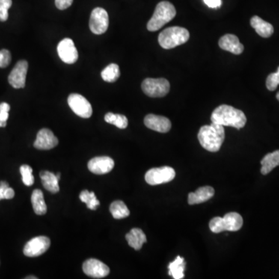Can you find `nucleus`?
I'll use <instances>...</instances> for the list:
<instances>
[{
    "instance_id": "10",
    "label": "nucleus",
    "mask_w": 279,
    "mask_h": 279,
    "mask_svg": "<svg viewBox=\"0 0 279 279\" xmlns=\"http://www.w3.org/2000/svg\"><path fill=\"white\" fill-rule=\"evenodd\" d=\"M51 246L49 238L45 236L36 237L26 244L24 248V255L27 257H38L45 254Z\"/></svg>"
},
{
    "instance_id": "32",
    "label": "nucleus",
    "mask_w": 279,
    "mask_h": 279,
    "mask_svg": "<svg viewBox=\"0 0 279 279\" xmlns=\"http://www.w3.org/2000/svg\"><path fill=\"white\" fill-rule=\"evenodd\" d=\"M12 0H0V21L5 22L9 17L8 10L12 7Z\"/></svg>"
},
{
    "instance_id": "29",
    "label": "nucleus",
    "mask_w": 279,
    "mask_h": 279,
    "mask_svg": "<svg viewBox=\"0 0 279 279\" xmlns=\"http://www.w3.org/2000/svg\"><path fill=\"white\" fill-rule=\"evenodd\" d=\"M19 171H20L24 185L27 186H31L34 182V177L32 174V167L27 164H23L19 168Z\"/></svg>"
},
{
    "instance_id": "35",
    "label": "nucleus",
    "mask_w": 279,
    "mask_h": 279,
    "mask_svg": "<svg viewBox=\"0 0 279 279\" xmlns=\"http://www.w3.org/2000/svg\"><path fill=\"white\" fill-rule=\"evenodd\" d=\"M73 0H55V5L60 10H66L72 6Z\"/></svg>"
},
{
    "instance_id": "3",
    "label": "nucleus",
    "mask_w": 279,
    "mask_h": 279,
    "mask_svg": "<svg viewBox=\"0 0 279 279\" xmlns=\"http://www.w3.org/2000/svg\"><path fill=\"white\" fill-rule=\"evenodd\" d=\"M176 10L174 6L167 1H162L157 5L155 13L147 23V28L151 32L158 31L163 26L174 19Z\"/></svg>"
},
{
    "instance_id": "15",
    "label": "nucleus",
    "mask_w": 279,
    "mask_h": 279,
    "mask_svg": "<svg viewBox=\"0 0 279 279\" xmlns=\"http://www.w3.org/2000/svg\"><path fill=\"white\" fill-rule=\"evenodd\" d=\"M114 167V161L110 157H96L90 160L88 168L96 175H104L110 173Z\"/></svg>"
},
{
    "instance_id": "37",
    "label": "nucleus",
    "mask_w": 279,
    "mask_h": 279,
    "mask_svg": "<svg viewBox=\"0 0 279 279\" xmlns=\"http://www.w3.org/2000/svg\"><path fill=\"white\" fill-rule=\"evenodd\" d=\"M56 176H57V178H58V180H60V179H61V174L58 173V175H56Z\"/></svg>"
},
{
    "instance_id": "8",
    "label": "nucleus",
    "mask_w": 279,
    "mask_h": 279,
    "mask_svg": "<svg viewBox=\"0 0 279 279\" xmlns=\"http://www.w3.org/2000/svg\"><path fill=\"white\" fill-rule=\"evenodd\" d=\"M68 103L72 111L81 118H90L93 114V107L84 96L72 93L69 96Z\"/></svg>"
},
{
    "instance_id": "27",
    "label": "nucleus",
    "mask_w": 279,
    "mask_h": 279,
    "mask_svg": "<svg viewBox=\"0 0 279 279\" xmlns=\"http://www.w3.org/2000/svg\"><path fill=\"white\" fill-rule=\"evenodd\" d=\"M105 121L110 124L114 125L120 129H125L128 126V120L124 115L121 114H114L113 113H108L105 114Z\"/></svg>"
},
{
    "instance_id": "9",
    "label": "nucleus",
    "mask_w": 279,
    "mask_h": 279,
    "mask_svg": "<svg viewBox=\"0 0 279 279\" xmlns=\"http://www.w3.org/2000/svg\"><path fill=\"white\" fill-rule=\"evenodd\" d=\"M109 27V15L106 10L96 7L92 11L90 19V28L93 34H104Z\"/></svg>"
},
{
    "instance_id": "33",
    "label": "nucleus",
    "mask_w": 279,
    "mask_h": 279,
    "mask_svg": "<svg viewBox=\"0 0 279 279\" xmlns=\"http://www.w3.org/2000/svg\"><path fill=\"white\" fill-rule=\"evenodd\" d=\"M10 110V105L7 102L0 104V127H5L7 126Z\"/></svg>"
},
{
    "instance_id": "34",
    "label": "nucleus",
    "mask_w": 279,
    "mask_h": 279,
    "mask_svg": "<svg viewBox=\"0 0 279 279\" xmlns=\"http://www.w3.org/2000/svg\"><path fill=\"white\" fill-rule=\"evenodd\" d=\"M11 62V54L8 50L0 51V68H6Z\"/></svg>"
},
{
    "instance_id": "4",
    "label": "nucleus",
    "mask_w": 279,
    "mask_h": 279,
    "mask_svg": "<svg viewBox=\"0 0 279 279\" xmlns=\"http://www.w3.org/2000/svg\"><path fill=\"white\" fill-rule=\"evenodd\" d=\"M188 30L181 27H171L164 30L158 36V42L164 49H171L186 43L189 39Z\"/></svg>"
},
{
    "instance_id": "16",
    "label": "nucleus",
    "mask_w": 279,
    "mask_h": 279,
    "mask_svg": "<svg viewBox=\"0 0 279 279\" xmlns=\"http://www.w3.org/2000/svg\"><path fill=\"white\" fill-rule=\"evenodd\" d=\"M144 124L149 129L159 133H167L171 130V123L167 117L148 114L144 118Z\"/></svg>"
},
{
    "instance_id": "38",
    "label": "nucleus",
    "mask_w": 279,
    "mask_h": 279,
    "mask_svg": "<svg viewBox=\"0 0 279 279\" xmlns=\"http://www.w3.org/2000/svg\"><path fill=\"white\" fill-rule=\"evenodd\" d=\"M26 278H27V279H31V278L37 279V277H32V276H31V277H26Z\"/></svg>"
},
{
    "instance_id": "39",
    "label": "nucleus",
    "mask_w": 279,
    "mask_h": 279,
    "mask_svg": "<svg viewBox=\"0 0 279 279\" xmlns=\"http://www.w3.org/2000/svg\"><path fill=\"white\" fill-rule=\"evenodd\" d=\"M276 98H277V100L279 101V92L277 93V95H276Z\"/></svg>"
},
{
    "instance_id": "20",
    "label": "nucleus",
    "mask_w": 279,
    "mask_h": 279,
    "mask_svg": "<svg viewBox=\"0 0 279 279\" xmlns=\"http://www.w3.org/2000/svg\"><path fill=\"white\" fill-rule=\"evenodd\" d=\"M128 244L136 250H141L143 244L147 242V238L142 230L134 228L126 235Z\"/></svg>"
},
{
    "instance_id": "21",
    "label": "nucleus",
    "mask_w": 279,
    "mask_h": 279,
    "mask_svg": "<svg viewBox=\"0 0 279 279\" xmlns=\"http://www.w3.org/2000/svg\"><path fill=\"white\" fill-rule=\"evenodd\" d=\"M40 177L45 189L51 193H57L59 191V185H58L59 180L56 175L48 171H42L40 173Z\"/></svg>"
},
{
    "instance_id": "14",
    "label": "nucleus",
    "mask_w": 279,
    "mask_h": 279,
    "mask_svg": "<svg viewBox=\"0 0 279 279\" xmlns=\"http://www.w3.org/2000/svg\"><path fill=\"white\" fill-rule=\"evenodd\" d=\"M58 140L49 129L40 130L37 134L34 146L38 150H51L58 145Z\"/></svg>"
},
{
    "instance_id": "12",
    "label": "nucleus",
    "mask_w": 279,
    "mask_h": 279,
    "mask_svg": "<svg viewBox=\"0 0 279 279\" xmlns=\"http://www.w3.org/2000/svg\"><path fill=\"white\" fill-rule=\"evenodd\" d=\"M27 70L28 62L27 61L22 60L16 63L8 78L9 83L13 88L22 89L25 87Z\"/></svg>"
},
{
    "instance_id": "6",
    "label": "nucleus",
    "mask_w": 279,
    "mask_h": 279,
    "mask_svg": "<svg viewBox=\"0 0 279 279\" xmlns=\"http://www.w3.org/2000/svg\"><path fill=\"white\" fill-rule=\"evenodd\" d=\"M143 92L149 97H164L170 91V83L165 78H146L141 84Z\"/></svg>"
},
{
    "instance_id": "18",
    "label": "nucleus",
    "mask_w": 279,
    "mask_h": 279,
    "mask_svg": "<svg viewBox=\"0 0 279 279\" xmlns=\"http://www.w3.org/2000/svg\"><path fill=\"white\" fill-rule=\"evenodd\" d=\"M213 188L211 186H203L198 188L195 192L188 194V204H200L210 200L214 196Z\"/></svg>"
},
{
    "instance_id": "7",
    "label": "nucleus",
    "mask_w": 279,
    "mask_h": 279,
    "mask_svg": "<svg viewBox=\"0 0 279 279\" xmlns=\"http://www.w3.org/2000/svg\"><path fill=\"white\" fill-rule=\"evenodd\" d=\"M176 177V171L173 167L164 166L155 167L147 171L145 175V180L151 185H160L171 182Z\"/></svg>"
},
{
    "instance_id": "23",
    "label": "nucleus",
    "mask_w": 279,
    "mask_h": 279,
    "mask_svg": "<svg viewBox=\"0 0 279 279\" xmlns=\"http://www.w3.org/2000/svg\"><path fill=\"white\" fill-rule=\"evenodd\" d=\"M31 203L34 212L37 215H45L47 212V205L44 198L43 191L40 189H35L31 196Z\"/></svg>"
},
{
    "instance_id": "13",
    "label": "nucleus",
    "mask_w": 279,
    "mask_h": 279,
    "mask_svg": "<svg viewBox=\"0 0 279 279\" xmlns=\"http://www.w3.org/2000/svg\"><path fill=\"white\" fill-rule=\"evenodd\" d=\"M83 271L87 275L94 278H102L110 274V268L97 259H91L83 264Z\"/></svg>"
},
{
    "instance_id": "30",
    "label": "nucleus",
    "mask_w": 279,
    "mask_h": 279,
    "mask_svg": "<svg viewBox=\"0 0 279 279\" xmlns=\"http://www.w3.org/2000/svg\"><path fill=\"white\" fill-rule=\"evenodd\" d=\"M14 196V190L9 186L7 182H0V200H11Z\"/></svg>"
},
{
    "instance_id": "5",
    "label": "nucleus",
    "mask_w": 279,
    "mask_h": 279,
    "mask_svg": "<svg viewBox=\"0 0 279 279\" xmlns=\"http://www.w3.org/2000/svg\"><path fill=\"white\" fill-rule=\"evenodd\" d=\"M243 218L238 212H229L223 217H215L209 222V229L214 233L238 231L243 226Z\"/></svg>"
},
{
    "instance_id": "31",
    "label": "nucleus",
    "mask_w": 279,
    "mask_h": 279,
    "mask_svg": "<svg viewBox=\"0 0 279 279\" xmlns=\"http://www.w3.org/2000/svg\"><path fill=\"white\" fill-rule=\"evenodd\" d=\"M279 85V67L275 73L268 75L266 79V87L269 91H274Z\"/></svg>"
},
{
    "instance_id": "19",
    "label": "nucleus",
    "mask_w": 279,
    "mask_h": 279,
    "mask_svg": "<svg viewBox=\"0 0 279 279\" xmlns=\"http://www.w3.org/2000/svg\"><path fill=\"white\" fill-rule=\"evenodd\" d=\"M250 25L255 30L259 35L265 38L271 37L274 33L273 26L257 16H253L250 19Z\"/></svg>"
},
{
    "instance_id": "26",
    "label": "nucleus",
    "mask_w": 279,
    "mask_h": 279,
    "mask_svg": "<svg viewBox=\"0 0 279 279\" xmlns=\"http://www.w3.org/2000/svg\"><path fill=\"white\" fill-rule=\"evenodd\" d=\"M110 210L114 218L117 220L124 219L130 216V210L127 206L123 202L119 201V200L114 201L110 205Z\"/></svg>"
},
{
    "instance_id": "28",
    "label": "nucleus",
    "mask_w": 279,
    "mask_h": 279,
    "mask_svg": "<svg viewBox=\"0 0 279 279\" xmlns=\"http://www.w3.org/2000/svg\"><path fill=\"white\" fill-rule=\"evenodd\" d=\"M79 198L81 202L87 204L89 209L95 210L99 206V201L96 199L95 193L90 192L88 190H84L79 195Z\"/></svg>"
},
{
    "instance_id": "2",
    "label": "nucleus",
    "mask_w": 279,
    "mask_h": 279,
    "mask_svg": "<svg viewBox=\"0 0 279 279\" xmlns=\"http://www.w3.org/2000/svg\"><path fill=\"white\" fill-rule=\"evenodd\" d=\"M199 141L203 148L208 152H217L225 139L223 126L212 123L200 128L198 134Z\"/></svg>"
},
{
    "instance_id": "22",
    "label": "nucleus",
    "mask_w": 279,
    "mask_h": 279,
    "mask_svg": "<svg viewBox=\"0 0 279 279\" xmlns=\"http://www.w3.org/2000/svg\"><path fill=\"white\" fill-rule=\"evenodd\" d=\"M261 164H262L261 173L262 175H268L271 173L274 167L279 165V150L265 155L261 161Z\"/></svg>"
},
{
    "instance_id": "36",
    "label": "nucleus",
    "mask_w": 279,
    "mask_h": 279,
    "mask_svg": "<svg viewBox=\"0 0 279 279\" xmlns=\"http://www.w3.org/2000/svg\"><path fill=\"white\" fill-rule=\"evenodd\" d=\"M203 1L209 8H219L222 5V0H203Z\"/></svg>"
},
{
    "instance_id": "25",
    "label": "nucleus",
    "mask_w": 279,
    "mask_h": 279,
    "mask_svg": "<svg viewBox=\"0 0 279 279\" xmlns=\"http://www.w3.org/2000/svg\"><path fill=\"white\" fill-rule=\"evenodd\" d=\"M101 76L107 82H115L120 76V67L118 65L112 63L102 70Z\"/></svg>"
},
{
    "instance_id": "24",
    "label": "nucleus",
    "mask_w": 279,
    "mask_h": 279,
    "mask_svg": "<svg viewBox=\"0 0 279 279\" xmlns=\"http://www.w3.org/2000/svg\"><path fill=\"white\" fill-rule=\"evenodd\" d=\"M185 262L183 257L178 256L174 262L168 265V274L173 276L175 279H182L184 277Z\"/></svg>"
},
{
    "instance_id": "17",
    "label": "nucleus",
    "mask_w": 279,
    "mask_h": 279,
    "mask_svg": "<svg viewBox=\"0 0 279 279\" xmlns=\"http://www.w3.org/2000/svg\"><path fill=\"white\" fill-rule=\"evenodd\" d=\"M219 46L224 51H230L234 54H241L244 51V45L234 34H226L219 40Z\"/></svg>"
},
{
    "instance_id": "11",
    "label": "nucleus",
    "mask_w": 279,
    "mask_h": 279,
    "mask_svg": "<svg viewBox=\"0 0 279 279\" xmlns=\"http://www.w3.org/2000/svg\"><path fill=\"white\" fill-rule=\"evenodd\" d=\"M57 50H58V55L63 62L72 65L78 61V51L72 39H63L58 44Z\"/></svg>"
},
{
    "instance_id": "1",
    "label": "nucleus",
    "mask_w": 279,
    "mask_h": 279,
    "mask_svg": "<svg viewBox=\"0 0 279 279\" xmlns=\"http://www.w3.org/2000/svg\"><path fill=\"white\" fill-rule=\"evenodd\" d=\"M211 121L221 126H232L239 130L245 126L247 117L241 110L231 105H221L212 112Z\"/></svg>"
}]
</instances>
